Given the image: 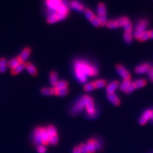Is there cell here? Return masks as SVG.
<instances>
[{
  "label": "cell",
  "mask_w": 153,
  "mask_h": 153,
  "mask_svg": "<svg viewBox=\"0 0 153 153\" xmlns=\"http://www.w3.org/2000/svg\"><path fill=\"white\" fill-rule=\"evenodd\" d=\"M107 98L113 105L119 106L121 104V100L115 93L107 94Z\"/></svg>",
  "instance_id": "16"
},
{
  "label": "cell",
  "mask_w": 153,
  "mask_h": 153,
  "mask_svg": "<svg viewBox=\"0 0 153 153\" xmlns=\"http://www.w3.org/2000/svg\"><path fill=\"white\" fill-rule=\"evenodd\" d=\"M41 144L43 145H47L50 143V135L48 130L45 128H41Z\"/></svg>",
  "instance_id": "13"
},
{
  "label": "cell",
  "mask_w": 153,
  "mask_h": 153,
  "mask_svg": "<svg viewBox=\"0 0 153 153\" xmlns=\"http://www.w3.org/2000/svg\"><path fill=\"white\" fill-rule=\"evenodd\" d=\"M131 83H132L131 79H124V80L123 81L122 83L121 84V85H120V87H119L120 90L123 92H126L128 90V89L129 88V87L130 86Z\"/></svg>",
  "instance_id": "23"
},
{
  "label": "cell",
  "mask_w": 153,
  "mask_h": 153,
  "mask_svg": "<svg viewBox=\"0 0 153 153\" xmlns=\"http://www.w3.org/2000/svg\"><path fill=\"white\" fill-rule=\"evenodd\" d=\"M70 7L72 9L78 11V12H82V11H84V9H85L83 4L79 2V1H76V0H74V1L70 2Z\"/></svg>",
  "instance_id": "19"
},
{
  "label": "cell",
  "mask_w": 153,
  "mask_h": 153,
  "mask_svg": "<svg viewBox=\"0 0 153 153\" xmlns=\"http://www.w3.org/2000/svg\"><path fill=\"white\" fill-rule=\"evenodd\" d=\"M50 79H51V84L53 86H55L57 83V74L55 72H52L50 75Z\"/></svg>",
  "instance_id": "30"
},
{
  "label": "cell",
  "mask_w": 153,
  "mask_h": 153,
  "mask_svg": "<svg viewBox=\"0 0 153 153\" xmlns=\"http://www.w3.org/2000/svg\"><path fill=\"white\" fill-rule=\"evenodd\" d=\"M152 69V67L150 64L148 62H144L138 65L135 68V72L137 74H145V73H149Z\"/></svg>",
  "instance_id": "10"
},
{
  "label": "cell",
  "mask_w": 153,
  "mask_h": 153,
  "mask_svg": "<svg viewBox=\"0 0 153 153\" xmlns=\"http://www.w3.org/2000/svg\"><path fill=\"white\" fill-rule=\"evenodd\" d=\"M68 84L66 81H60V82H57L55 87L57 89H63L68 88Z\"/></svg>",
  "instance_id": "29"
},
{
  "label": "cell",
  "mask_w": 153,
  "mask_h": 153,
  "mask_svg": "<svg viewBox=\"0 0 153 153\" xmlns=\"http://www.w3.org/2000/svg\"><path fill=\"white\" fill-rule=\"evenodd\" d=\"M72 153H82L79 147V146L74 147V149H73V150H72Z\"/></svg>",
  "instance_id": "39"
},
{
  "label": "cell",
  "mask_w": 153,
  "mask_h": 153,
  "mask_svg": "<svg viewBox=\"0 0 153 153\" xmlns=\"http://www.w3.org/2000/svg\"><path fill=\"white\" fill-rule=\"evenodd\" d=\"M87 98H88L87 95L82 96L80 100H79L78 102L76 103V104L74 106V107L72 109V110L70 111V114L72 115H77L79 112L82 111L84 109V107H86Z\"/></svg>",
  "instance_id": "6"
},
{
  "label": "cell",
  "mask_w": 153,
  "mask_h": 153,
  "mask_svg": "<svg viewBox=\"0 0 153 153\" xmlns=\"http://www.w3.org/2000/svg\"><path fill=\"white\" fill-rule=\"evenodd\" d=\"M41 128L38 127L34 131V143L36 145L41 144Z\"/></svg>",
  "instance_id": "18"
},
{
  "label": "cell",
  "mask_w": 153,
  "mask_h": 153,
  "mask_svg": "<svg viewBox=\"0 0 153 153\" xmlns=\"http://www.w3.org/2000/svg\"><path fill=\"white\" fill-rule=\"evenodd\" d=\"M147 84V81L145 79H138L136 81H134V82H132L130 86L129 87V88L128 89V90L126 91L125 93L126 94H130L131 92H133L135 89H140L142 88V87H145Z\"/></svg>",
  "instance_id": "9"
},
{
  "label": "cell",
  "mask_w": 153,
  "mask_h": 153,
  "mask_svg": "<svg viewBox=\"0 0 153 153\" xmlns=\"http://www.w3.org/2000/svg\"><path fill=\"white\" fill-rule=\"evenodd\" d=\"M7 63L4 57L0 58V72L4 73L5 72L6 69H7Z\"/></svg>",
  "instance_id": "28"
},
{
  "label": "cell",
  "mask_w": 153,
  "mask_h": 153,
  "mask_svg": "<svg viewBox=\"0 0 153 153\" xmlns=\"http://www.w3.org/2000/svg\"><path fill=\"white\" fill-rule=\"evenodd\" d=\"M62 3V0H47L46 4L50 9L56 11L59 6Z\"/></svg>",
  "instance_id": "14"
},
{
  "label": "cell",
  "mask_w": 153,
  "mask_h": 153,
  "mask_svg": "<svg viewBox=\"0 0 153 153\" xmlns=\"http://www.w3.org/2000/svg\"><path fill=\"white\" fill-rule=\"evenodd\" d=\"M56 12L60 14L64 15L65 16H67L68 13H69V9H68V6L65 4V3H64L63 1H62V4L59 6L58 8L57 9V10H56Z\"/></svg>",
  "instance_id": "17"
},
{
  "label": "cell",
  "mask_w": 153,
  "mask_h": 153,
  "mask_svg": "<svg viewBox=\"0 0 153 153\" xmlns=\"http://www.w3.org/2000/svg\"><path fill=\"white\" fill-rule=\"evenodd\" d=\"M74 66L76 77L82 84L87 82V76H96L99 73V70L96 65L84 60H75Z\"/></svg>",
  "instance_id": "1"
},
{
  "label": "cell",
  "mask_w": 153,
  "mask_h": 153,
  "mask_svg": "<svg viewBox=\"0 0 153 153\" xmlns=\"http://www.w3.org/2000/svg\"><path fill=\"white\" fill-rule=\"evenodd\" d=\"M84 14H85L86 16V17L87 18V19L89 20L90 21H91V20L94 18V16H95L93 12H92V11L89 9H84Z\"/></svg>",
  "instance_id": "32"
},
{
  "label": "cell",
  "mask_w": 153,
  "mask_h": 153,
  "mask_svg": "<svg viewBox=\"0 0 153 153\" xmlns=\"http://www.w3.org/2000/svg\"><path fill=\"white\" fill-rule=\"evenodd\" d=\"M98 18H99L101 26H104L107 23V8L104 3H99L97 6Z\"/></svg>",
  "instance_id": "7"
},
{
  "label": "cell",
  "mask_w": 153,
  "mask_h": 153,
  "mask_svg": "<svg viewBox=\"0 0 153 153\" xmlns=\"http://www.w3.org/2000/svg\"><path fill=\"white\" fill-rule=\"evenodd\" d=\"M123 39L126 44H130L133 40V31L132 30H126L123 35Z\"/></svg>",
  "instance_id": "21"
},
{
  "label": "cell",
  "mask_w": 153,
  "mask_h": 153,
  "mask_svg": "<svg viewBox=\"0 0 153 153\" xmlns=\"http://www.w3.org/2000/svg\"><path fill=\"white\" fill-rule=\"evenodd\" d=\"M148 24H149V21L146 18H142V19L139 20L137 23L136 26H135V33H134V37L135 38L138 39V38L140 36L141 34L147 31L146 29L148 28Z\"/></svg>",
  "instance_id": "5"
},
{
  "label": "cell",
  "mask_w": 153,
  "mask_h": 153,
  "mask_svg": "<svg viewBox=\"0 0 153 153\" xmlns=\"http://www.w3.org/2000/svg\"><path fill=\"white\" fill-rule=\"evenodd\" d=\"M84 89L85 90L86 92H91L92 90L95 89V86L94 84V82L86 84L84 87Z\"/></svg>",
  "instance_id": "33"
},
{
  "label": "cell",
  "mask_w": 153,
  "mask_h": 153,
  "mask_svg": "<svg viewBox=\"0 0 153 153\" xmlns=\"http://www.w3.org/2000/svg\"><path fill=\"white\" fill-rule=\"evenodd\" d=\"M79 148L81 150V152L82 153H89L88 150V148H87V145L84 144V143H81L80 145H79Z\"/></svg>",
  "instance_id": "35"
},
{
  "label": "cell",
  "mask_w": 153,
  "mask_h": 153,
  "mask_svg": "<svg viewBox=\"0 0 153 153\" xmlns=\"http://www.w3.org/2000/svg\"><path fill=\"white\" fill-rule=\"evenodd\" d=\"M129 21H130V19L127 16H121L116 19L108 21L106 26L111 29H117V28L124 27Z\"/></svg>",
  "instance_id": "2"
},
{
  "label": "cell",
  "mask_w": 153,
  "mask_h": 153,
  "mask_svg": "<svg viewBox=\"0 0 153 153\" xmlns=\"http://www.w3.org/2000/svg\"><path fill=\"white\" fill-rule=\"evenodd\" d=\"M68 92H69V90L68 89V88L63 89H57V95H58V96H65L68 93Z\"/></svg>",
  "instance_id": "37"
},
{
  "label": "cell",
  "mask_w": 153,
  "mask_h": 153,
  "mask_svg": "<svg viewBox=\"0 0 153 153\" xmlns=\"http://www.w3.org/2000/svg\"><path fill=\"white\" fill-rule=\"evenodd\" d=\"M24 68H25V62H21V63L19 64L18 66L16 67V68H14V69H12V71H11V73H12V74H14V75H16V74L21 72Z\"/></svg>",
  "instance_id": "26"
},
{
  "label": "cell",
  "mask_w": 153,
  "mask_h": 153,
  "mask_svg": "<svg viewBox=\"0 0 153 153\" xmlns=\"http://www.w3.org/2000/svg\"><path fill=\"white\" fill-rule=\"evenodd\" d=\"M25 68H26V70L29 71V72L32 76H36L38 74V72H37L36 68L31 62H26L25 63Z\"/></svg>",
  "instance_id": "20"
},
{
  "label": "cell",
  "mask_w": 153,
  "mask_h": 153,
  "mask_svg": "<svg viewBox=\"0 0 153 153\" xmlns=\"http://www.w3.org/2000/svg\"><path fill=\"white\" fill-rule=\"evenodd\" d=\"M148 121L153 123V108L146 109L139 119V123L141 126L146 124Z\"/></svg>",
  "instance_id": "8"
},
{
  "label": "cell",
  "mask_w": 153,
  "mask_h": 153,
  "mask_svg": "<svg viewBox=\"0 0 153 153\" xmlns=\"http://www.w3.org/2000/svg\"><path fill=\"white\" fill-rule=\"evenodd\" d=\"M38 153H46V148L45 145H39L37 148Z\"/></svg>",
  "instance_id": "38"
},
{
  "label": "cell",
  "mask_w": 153,
  "mask_h": 153,
  "mask_svg": "<svg viewBox=\"0 0 153 153\" xmlns=\"http://www.w3.org/2000/svg\"><path fill=\"white\" fill-rule=\"evenodd\" d=\"M57 142H58V136H57V135L51 137V138H50V143L53 145L57 144Z\"/></svg>",
  "instance_id": "36"
},
{
  "label": "cell",
  "mask_w": 153,
  "mask_h": 153,
  "mask_svg": "<svg viewBox=\"0 0 153 153\" xmlns=\"http://www.w3.org/2000/svg\"><path fill=\"white\" fill-rule=\"evenodd\" d=\"M119 82L118 81L114 80L113 82H111V83H109L107 85V94H113L115 93V90L119 87Z\"/></svg>",
  "instance_id": "15"
},
{
  "label": "cell",
  "mask_w": 153,
  "mask_h": 153,
  "mask_svg": "<svg viewBox=\"0 0 153 153\" xmlns=\"http://www.w3.org/2000/svg\"><path fill=\"white\" fill-rule=\"evenodd\" d=\"M91 23H92V25H93L94 26H95V27H99V26H101L99 18H98V17L96 16H94V17L91 20Z\"/></svg>",
  "instance_id": "34"
},
{
  "label": "cell",
  "mask_w": 153,
  "mask_h": 153,
  "mask_svg": "<svg viewBox=\"0 0 153 153\" xmlns=\"http://www.w3.org/2000/svg\"><path fill=\"white\" fill-rule=\"evenodd\" d=\"M115 69H116V71L118 72V74L123 78V80H124V79H130L131 76L130 72H129L123 65H121V64H117V65H115Z\"/></svg>",
  "instance_id": "11"
},
{
  "label": "cell",
  "mask_w": 153,
  "mask_h": 153,
  "mask_svg": "<svg viewBox=\"0 0 153 153\" xmlns=\"http://www.w3.org/2000/svg\"><path fill=\"white\" fill-rule=\"evenodd\" d=\"M86 145L89 153H95L97 151L101 150L103 148L102 142L99 139L96 138L89 139Z\"/></svg>",
  "instance_id": "4"
},
{
  "label": "cell",
  "mask_w": 153,
  "mask_h": 153,
  "mask_svg": "<svg viewBox=\"0 0 153 153\" xmlns=\"http://www.w3.org/2000/svg\"><path fill=\"white\" fill-rule=\"evenodd\" d=\"M46 129L50 135V138H51V137H53L54 136V135H57V130H56L55 128L53 126H49Z\"/></svg>",
  "instance_id": "31"
},
{
  "label": "cell",
  "mask_w": 153,
  "mask_h": 153,
  "mask_svg": "<svg viewBox=\"0 0 153 153\" xmlns=\"http://www.w3.org/2000/svg\"><path fill=\"white\" fill-rule=\"evenodd\" d=\"M31 51L29 48H25V49L23 51V52L21 53V55L18 56V57H19L20 60L23 62L25 60H26V59L28 58V57H29V55H30V54H31Z\"/></svg>",
  "instance_id": "25"
},
{
  "label": "cell",
  "mask_w": 153,
  "mask_h": 153,
  "mask_svg": "<svg viewBox=\"0 0 153 153\" xmlns=\"http://www.w3.org/2000/svg\"><path fill=\"white\" fill-rule=\"evenodd\" d=\"M148 34H149L150 39H153V30L148 31Z\"/></svg>",
  "instance_id": "41"
},
{
  "label": "cell",
  "mask_w": 153,
  "mask_h": 153,
  "mask_svg": "<svg viewBox=\"0 0 153 153\" xmlns=\"http://www.w3.org/2000/svg\"><path fill=\"white\" fill-rule=\"evenodd\" d=\"M57 89L54 87V88H43L41 89V93L43 95L48 96V95H57Z\"/></svg>",
  "instance_id": "24"
},
{
  "label": "cell",
  "mask_w": 153,
  "mask_h": 153,
  "mask_svg": "<svg viewBox=\"0 0 153 153\" xmlns=\"http://www.w3.org/2000/svg\"><path fill=\"white\" fill-rule=\"evenodd\" d=\"M148 74H149V78L150 79V80L153 82V68L151 70V71L148 73Z\"/></svg>",
  "instance_id": "40"
},
{
  "label": "cell",
  "mask_w": 153,
  "mask_h": 153,
  "mask_svg": "<svg viewBox=\"0 0 153 153\" xmlns=\"http://www.w3.org/2000/svg\"><path fill=\"white\" fill-rule=\"evenodd\" d=\"M67 16H65L60 14L57 13V12H55L54 14L49 16V17L48 18V20H47V21H48V23H53L55 22H56V21H60V20L64 19V18H65Z\"/></svg>",
  "instance_id": "12"
},
{
  "label": "cell",
  "mask_w": 153,
  "mask_h": 153,
  "mask_svg": "<svg viewBox=\"0 0 153 153\" xmlns=\"http://www.w3.org/2000/svg\"><path fill=\"white\" fill-rule=\"evenodd\" d=\"M94 84L95 89H101L107 86V82L105 79H99V80L94 81Z\"/></svg>",
  "instance_id": "27"
},
{
  "label": "cell",
  "mask_w": 153,
  "mask_h": 153,
  "mask_svg": "<svg viewBox=\"0 0 153 153\" xmlns=\"http://www.w3.org/2000/svg\"><path fill=\"white\" fill-rule=\"evenodd\" d=\"M21 62H23L20 60L19 57H16V58L12 59V60H11L10 61L8 62L7 66L12 70V69H14V68H15L16 67L18 66L19 64L21 63Z\"/></svg>",
  "instance_id": "22"
},
{
  "label": "cell",
  "mask_w": 153,
  "mask_h": 153,
  "mask_svg": "<svg viewBox=\"0 0 153 153\" xmlns=\"http://www.w3.org/2000/svg\"><path fill=\"white\" fill-rule=\"evenodd\" d=\"M86 111H87V116L89 118L93 119V118H96V116H97L98 112L96 107H95L94 101L89 96H88L87 104H86Z\"/></svg>",
  "instance_id": "3"
}]
</instances>
